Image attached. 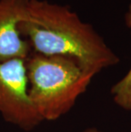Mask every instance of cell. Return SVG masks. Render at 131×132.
I'll use <instances>...</instances> for the list:
<instances>
[{
	"label": "cell",
	"mask_w": 131,
	"mask_h": 132,
	"mask_svg": "<svg viewBox=\"0 0 131 132\" xmlns=\"http://www.w3.org/2000/svg\"><path fill=\"white\" fill-rule=\"evenodd\" d=\"M19 29L31 52L72 58L93 77L119 62V57L94 27L66 5L29 0Z\"/></svg>",
	"instance_id": "1"
},
{
	"label": "cell",
	"mask_w": 131,
	"mask_h": 132,
	"mask_svg": "<svg viewBox=\"0 0 131 132\" xmlns=\"http://www.w3.org/2000/svg\"><path fill=\"white\" fill-rule=\"evenodd\" d=\"M26 67L29 95L42 122L67 113L94 78L75 60L60 55L31 52Z\"/></svg>",
	"instance_id": "2"
},
{
	"label": "cell",
	"mask_w": 131,
	"mask_h": 132,
	"mask_svg": "<svg viewBox=\"0 0 131 132\" xmlns=\"http://www.w3.org/2000/svg\"><path fill=\"white\" fill-rule=\"evenodd\" d=\"M26 59L0 61V115L6 122L30 131L42 120L29 95Z\"/></svg>",
	"instance_id": "3"
},
{
	"label": "cell",
	"mask_w": 131,
	"mask_h": 132,
	"mask_svg": "<svg viewBox=\"0 0 131 132\" xmlns=\"http://www.w3.org/2000/svg\"><path fill=\"white\" fill-rule=\"evenodd\" d=\"M28 2L29 0H0V61L26 59L30 55V44L19 29Z\"/></svg>",
	"instance_id": "4"
},
{
	"label": "cell",
	"mask_w": 131,
	"mask_h": 132,
	"mask_svg": "<svg viewBox=\"0 0 131 132\" xmlns=\"http://www.w3.org/2000/svg\"><path fill=\"white\" fill-rule=\"evenodd\" d=\"M124 20L127 27L131 29V2L125 13ZM111 93L117 105L126 111H131V67L124 77L112 86Z\"/></svg>",
	"instance_id": "5"
},
{
	"label": "cell",
	"mask_w": 131,
	"mask_h": 132,
	"mask_svg": "<svg viewBox=\"0 0 131 132\" xmlns=\"http://www.w3.org/2000/svg\"><path fill=\"white\" fill-rule=\"evenodd\" d=\"M83 132H102V131L97 130L95 128H89V129H86V130H83Z\"/></svg>",
	"instance_id": "6"
}]
</instances>
